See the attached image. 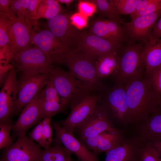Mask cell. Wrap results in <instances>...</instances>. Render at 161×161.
<instances>
[{"label":"cell","instance_id":"6da1fadb","mask_svg":"<svg viewBox=\"0 0 161 161\" xmlns=\"http://www.w3.org/2000/svg\"><path fill=\"white\" fill-rule=\"evenodd\" d=\"M129 111V124L136 126L161 108V96L154 90L148 79L124 84Z\"/></svg>","mask_w":161,"mask_h":161},{"label":"cell","instance_id":"681fc988","mask_svg":"<svg viewBox=\"0 0 161 161\" xmlns=\"http://www.w3.org/2000/svg\"><path fill=\"white\" fill-rule=\"evenodd\" d=\"M71 161H72V160H71Z\"/></svg>","mask_w":161,"mask_h":161},{"label":"cell","instance_id":"ee69618b","mask_svg":"<svg viewBox=\"0 0 161 161\" xmlns=\"http://www.w3.org/2000/svg\"><path fill=\"white\" fill-rule=\"evenodd\" d=\"M152 0H140L135 12H138L143 9L147 6L151 2Z\"/></svg>","mask_w":161,"mask_h":161},{"label":"cell","instance_id":"5b68a950","mask_svg":"<svg viewBox=\"0 0 161 161\" xmlns=\"http://www.w3.org/2000/svg\"><path fill=\"white\" fill-rule=\"evenodd\" d=\"M12 61L14 67L24 75L49 73L54 68L42 52L35 47L18 52Z\"/></svg>","mask_w":161,"mask_h":161},{"label":"cell","instance_id":"4dcf8cb0","mask_svg":"<svg viewBox=\"0 0 161 161\" xmlns=\"http://www.w3.org/2000/svg\"><path fill=\"white\" fill-rule=\"evenodd\" d=\"M11 20L6 14L0 13V47L8 45Z\"/></svg>","mask_w":161,"mask_h":161},{"label":"cell","instance_id":"30bf717a","mask_svg":"<svg viewBox=\"0 0 161 161\" xmlns=\"http://www.w3.org/2000/svg\"><path fill=\"white\" fill-rule=\"evenodd\" d=\"M161 14V9L149 15L136 18L124 23L123 28L128 42L143 45L151 40L153 29Z\"/></svg>","mask_w":161,"mask_h":161},{"label":"cell","instance_id":"f546056e","mask_svg":"<svg viewBox=\"0 0 161 161\" xmlns=\"http://www.w3.org/2000/svg\"><path fill=\"white\" fill-rule=\"evenodd\" d=\"M114 7L119 16L130 15L136 11L140 0H113Z\"/></svg>","mask_w":161,"mask_h":161},{"label":"cell","instance_id":"2e32d148","mask_svg":"<svg viewBox=\"0 0 161 161\" xmlns=\"http://www.w3.org/2000/svg\"><path fill=\"white\" fill-rule=\"evenodd\" d=\"M6 15L11 20L8 45L14 56L20 51L32 47V29L24 19L17 18L11 12Z\"/></svg>","mask_w":161,"mask_h":161},{"label":"cell","instance_id":"7a4b0ae2","mask_svg":"<svg viewBox=\"0 0 161 161\" xmlns=\"http://www.w3.org/2000/svg\"><path fill=\"white\" fill-rule=\"evenodd\" d=\"M48 81L55 88L66 108L92 90L70 72L58 67H54L49 73Z\"/></svg>","mask_w":161,"mask_h":161},{"label":"cell","instance_id":"8992f818","mask_svg":"<svg viewBox=\"0 0 161 161\" xmlns=\"http://www.w3.org/2000/svg\"><path fill=\"white\" fill-rule=\"evenodd\" d=\"M32 44L40 49L53 64H61L71 51L49 30L31 31Z\"/></svg>","mask_w":161,"mask_h":161},{"label":"cell","instance_id":"c3c4849f","mask_svg":"<svg viewBox=\"0 0 161 161\" xmlns=\"http://www.w3.org/2000/svg\"><path fill=\"white\" fill-rule=\"evenodd\" d=\"M37 161H40L39 160H38Z\"/></svg>","mask_w":161,"mask_h":161},{"label":"cell","instance_id":"484cf974","mask_svg":"<svg viewBox=\"0 0 161 161\" xmlns=\"http://www.w3.org/2000/svg\"><path fill=\"white\" fill-rule=\"evenodd\" d=\"M72 152L61 145H54L41 152L40 161H71Z\"/></svg>","mask_w":161,"mask_h":161},{"label":"cell","instance_id":"b9f144b4","mask_svg":"<svg viewBox=\"0 0 161 161\" xmlns=\"http://www.w3.org/2000/svg\"><path fill=\"white\" fill-rule=\"evenodd\" d=\"M161 38V14L159 20L154 25L151 32V39L154 40Z\"/></svg>","mask_w":161,"mask_h":161},{"label":"cell","instance_id":"e0dca14e","mask_svg":"<svg viewBox=\"0 0 161 161\" xmlns=\"http://www.w3.org/2000/svg\"><path fill=\"white\" fill-rule=\"evenodd\" d=\"M120 24L115 19L100 17L91 22L88 32L112 42L127 43L128 40Z\"/></svg>","mask_w":161,"mask_h":161},{"label":"cell","instance_id":"9a60e30c","mask_svg":"<svg viewBox=\"0 0 161 161\" xmlns=\"http://www.w3.org/2000/svg\"><path fill=\"white\" fill-rule=\"evenodd\" d=\"M18 82L14 67L10 71L0 92V123L11 122L16 102Z\"/></svg>","mask_w":161,"mask_h":161},{"label":"cell","instance_id":"f907efd6","mask_svg":"<svg viewBox=\"0 0 161 161\" xmlns=\"http://www.w3.org/2000/svg\"></svg>","mask_w":161,"mask_h":161},{"label":"cell","instance_id":"7402d4cb","mask_svg":"<svg viewBox=\"0 0 161 161\" xmlns=\"http://www.w3.org/2000/svg\"><path fill=\"white\" fill-rule=\"evenodd\" d=\"M137 136L142 142L161 140V109L136 126Z\"/></svg>","mask_w":161,"mask_h":161},{"label":"cell","instance_id":"83f0119b","mask_svg":"<svg viewBox=\"0 0 161 161\" xmlns=\"http://www.w3.org/2000/svg\"><path fill=\"white\" fill-rule=\"evenodd\" d=\"M96 6L99 17L115 19L123 24L122 19L120 18L114 7L113 0H93Z\"/></svg>","mask_w":161,"mask_h":161},{"label":"cell","instance_id":"ac0fdd59","mask_svg":"<svg viewBox=\"0 0 161 161\" xmlns=\"http://www.w3.org/2000/svg\"><path fill=\"white\" fill-rule=\"evenodd\" d=\"M124 46L123 43L112 42L84 31L77 50L87 54L96 59L100 56L111 52H120Z\"/></svg>","mask_w":161,"mask_h":161},{"label":"cell","instance_id":"5bb4252c","mask_svg":"<svg viewBox=\"0 0 161 161\" xmlns=\"http://www.w3.org/2000/svg\"><path fill=\"white\" fill-rule=\"evenodd\" d=\"M51 125L55 132L53 140L54 145L62 144L74 154L80 161H100L97 156L58 122L52 121Z\"/></svg>","mask_w":161,"mask_h":161},{"label":"cell","instance_id":"60d3db41","mask_svg":"<svg viewBox=\"0 0 161 161\" xmlns=\"http://www.w3.org/2000/svg\"><path fill=\"white\" fill-rule=\"evenodd\" d=\"M0 65L9 64L14 56L9 46L7 45L0 48Z\"/></svg>","mask_w":161,"mask_h":161},{"label":"cell","instance_id":"f6af8a7d","mask_svg":"<svg viewBox=\"0 0 161 161\" xmlns=\"http://www.w3.org/2000/svg\"><path fill=\"white\" fill-rule=\"evenodd\" d=\"M148 142L150 143L155 147H161V140Z\"/></svg>","mask_w":161,"mask_h":161},{"label":"cell","instance_id":"52a82bcc","mask_svg":"<svg viewBox=\"0 0 161 161\" xmlns=\"http://www.w3.org/2000/svg\"><path fill=\"white\" fill-rule=\"evenodd\" d=\"M101 96L89 94L72 103L71 111L65 119L58 122L67 131L74 135L76 129L92 114Z\"/></svg>","mask_w":161,"mask_h":161},{"label":"cell","instance_id":"9c48e42d","mask_svg":"<svg viewBox=\"0 0 161 161\" xmlns=\"http://www.w3.org/2000/svg\"><path fill=\"white\" fill-rule=\"evenodd\" d=\"M69 14L61 13L48 20V30L66 44L71 51L77 50L84 31H81L71 23Z\"/></svg>","mask_w":161,"mask_h":161},{"label":"cell","instance_id":"8d00e7d4","mask_svg":"<svg viewBox=\"0 0 161 161\" xmlns=\"http://www.w3.org/2000/svg\"><path fill=\"white\" fill-rule=\"evenodd\" d=\"M161 9V0H152L143 9L130 15L132 19L138 17L154 13Z\"/></svg>","mask_w":161,"mask_h":161},{"label":"cell","instance_id":"44dd1931","mask_svg":"<svg viewBox=\"0 0 161 161\" xmlns=\"http://www.w3.org/2000/svg\"><path fill=\"white\" fill-rule=\"evenodd\" d=\"M39 97L43 118H52L66 108L55 88L49 81L46 88L40 92Z\"/></svg>","mask_w":161,"mask_h":161},{"label":"cell","instance_id":"d590c367","mask_svg":"<svg viewBox=\"0 0 161 161\" xmlns=\"http://www.w3.org/2000/svg\"><path fill=\"white\" fill-rule=\"evenodd\" d=\"M148 77L154 90L161 96V65L153 70Z\"/></svg>","mask_w":161,"mask_h":161},{"label":"cell","instance_id":"836d02e7","mask_svg":"<svg viewBox=\"0 0 161 161\" xmlns=\"http://www.w3.org/2000/svg\"><path fill=\"white\" fill-rule=\"evenodd\" d=\"M51 118L46 117L42 121L43 124L42 145L45 149L50 147L52 140L53 128L51 125Z\"/></svg>","mask_w":161,"mask_h":161},{"label":"cell","instance_id":"603a6c76","mask_svg":"<svg viewBox=\"0 0 161 161\" xmlns=\"http://www.w3.org/2000/svg\"><path fill=\"white\" fill-rule=\"evenodd\" d=\"M140 143L137 137L125 139L120 146L106 153L104 161H136Z\"/></svg>","mask_w":161,"mask_h":161},{"label":"cell","instance_id":"74e56055","mask_svg":"<svg viewBox=\"0 0 161 161\" xmlns=\"http://www.w3.org/2000/svg\"><path fill=\"white\" fill-rule=\"evenodd\" d=\"M79 12L88 17L92 16L97 11L96 4L92 0H80L78 3Z\"/></svg>","mask_w":161,"mask_h":161},{"label":"cell","instance_id":"f35d334b","mask_svg":"<svg viewBox=\"0 0 161 161\" xmlns=\"http://www.w3.org/2000/svg\"><path fill=\"white\" fill-rule=\"evenodd\" d=\"M70 18L72 24L80 30L88 25V17L79 12L70 15Z\"/></svg>","mask_w":161,"mask_h":161},{"label":"cell","instance_id":"7dc6e473","mask_svg":"<svg viewBox=\"0 0 161 161\" xmlns=\"http://www.w3.org/2000/svg\"><path fill=\"white\" fill-rule=\"evenodd\" d=\"M154 147L158 151L161 157V147Z\"/></svg>","mask_w":161,"mask_h":161},{"label":"cell","instance_id":"ba28073f","mask_svg":"<svg viewBox=\"0 0 161 161\" xmlns=\"http://www.w3.org/2000/svg\"><path fill=\"white\" fill-rule=\"evenodd\" d=\"M49 73L24 75L18 80L17 98L12 116L16 115L41 91L48 82Z\"/></svg>","mask_w":161,"mask_h":161},{"label":"cell","instance_id":"d6986e66","mask_svg":"<svg viewBox=\"0 0 161 161\" xmlns=\"http://www.w3.org/2000/svg\"><path fill=\"white\" fill-rule=\"evenodd\" d=\"M125 139L121 131L115 128L80 141L97 156L119 146Z\"/></svg>","mask_w":161,"mask_h":161},{"label":"cell","instance_id":"cb8c5ba5","mask_svg":"<svg viewBox=\"0 0 161 161\" xmlns=\"http://www.w3.org/2000/svg\"><path fill=\"white\" fill-rule=\"evenodd\" d=\"M142 56L148 76L161 65V38L151 39L143 45Z\"/></svg>","mask_w":161,"mask_h":161},{"label":"cell","instance_id":"bcb514c9","mask_svg":"<svg viewBox=\"0 0 161 161\" xmlns=\"http://www.w3.org/2000/svg\"><path fill=\"white\" fill-rule=\"evenodd\" d=\"M58 1L60 3L64 4L67 5H69L74 1L73 0H58Z\"/></svg>","mask_w":161,"mask_h":161},{"label":"cell","instance_id":"ab89813d","mask_svg":"<svg viewBox=\"0 0 161 161\" xmlns=\"http://www.w3.org/2000/svg\"><path fill=\"white\" fill-rule=\"evenodd\" d=\"M42 129L43 124L41 121L29 133L30 138L37 142L41 147L42 145Z\"/></svg>","mask_w":161,"mask_h":161},{"label":"cell","instance_id":"d4e9b609","mask_svg":"<svg viewBox=\"0 0 161 161\" xmlns=\"http://www.w3.org/2000/svg\"><path fill=\"white\" fill-rule=\"evenodd\" d=\"M120 52H113L97 58L95 67L97 76L100 80L109 77L114 76L117 73Z\"/></svg>","mask_w":161,"mask_h":161},{"label":"cell","instance_id":"4fadbf2b","mask_svg":"<svg viewBox=\"0 0 161 161\" xmlns=\"http://www.w3.org/2000/svg\"><path fill=\"white\" fill-rule=\"evenodd\" d=\"M115 128L106 109L98 103L92 114L76 129L74 133L76 132L79 140L82 141Z\"/></svg>","mask_w":161,"mask_h":161},{"label":"cell","instance_id":"1f68e13d","mask_svg":"<svg viewBox=\"0 0 161 161\" xmlns=\"http://www.w3.org/2000/svg\"><path fill=\"white\" fill-rule=\"evenodd\" d=\"M30 1V0H11L10 10L17 18L25 20Z\"/></svg>","mask_w":161,"mask_h":161},{"label":"cell","instance_id":"ffe728a7","mask_svg":"<svg viewBox=\"0 0 161 161\" xmlns=\"http://www.w3.org/2000/svg\"><path fill=\"white\" fill-rule=\"evenodd\" d=\"M39 93L24 108L18 120L13 125L15 137L26 136L27 131L43 119Z\"/></svg>","mask_w":161,"mask_h":161},{"label":"cell","instance_id":"7bdbcfd3","mask_svg":"<svg viewBox=\"0 0 161 161\" xmlns=\"http://www.w3.org/2000/svg\"><path fill=\"white\" fill-rule=\"evenodd\" d=\"M10 0H0V13L7 14L10 12Z\"/></svg>","mask_w":161,"mask_h":161},{"label":"cell","instance_id":"f1b7e54d","mask_svg":"<svg viewBox=\"0 0 161 161\" xmlns=\"http://www.w3.org/2000/svg\"><path fill=\"white\" fill-rule=\"evenodd\" d=\"M136 161H161V157L150 143L141 141L137 149Z\"/></svg>","mask_w":161,"mask_h":161},{"label":"cell","instance_id":"4316f807","mask_svg":"<svg viewBox=\"0 0 161 161\" xmlns=\"http://www.w3.org/2000/svg\"><path fill=\"white\" fill-rule=\"evenodd\" d=\"M61 10L58 0H42L38 7L37 19L43 18L49 20L61 13Z\"/></svg>","mask_w":161,"mask_h":161},{"label":"cell","instance_id":"277c9868","mask_svg":"<svg viewBox=\"0 0 161 161\" xmlns=\"http://www.w3.org/2000/svg\"><path fill=\"white\" fill-rule=\"evenodd\" d=\"M143 45L129 42L124 46L120 55L118 71L114 76L117 83L125 84L141 78L145 68L142 54Z\"/></svg>","mask_w":161,"mask_h":161},{"label":"cell","instance_id":"d6a6232c","mask_svg":"<svg viewBox=\"0 0 161 161\" xmlns=\"http://www.w3.org/2000/svg\"><path fill=\"white\" fill-rule=\"evenodd\" d=\"M13 129L11 122L0 123V149L6 148L10 146L13 142L10 134Z\"/></svg>","mask_w":161,"mask_h":161},{"label":"cell","instance_id":"3957f363","mask_svg":"<svg viewBox=\"0 0 161 161\" xmlns=\"http://www.w3.org/2000/svg\"><path fill=\"white\" fill-rule=\"evenodd\" d=\"M95 60L90 55L77 50L70 51L62 64L78 79L93 90L103 87L97 76Z\"/></svg>","mask_w":161,"mask_h":161},{"label":"cell","instance_id":"8fae6325","mask_svg":"<svg viewBox=\"0 0 161 161\" xmlns=\"http://www.w3.org/2000/svg\"><path fill=\"white\" fill-rule=\"evenodd\" d=\"M41 146L26 136L5 148L0 161H37L42 150Z\"/></svg>","mask_w":161,"mask_h":161},{"label":"cell","instance_id":"e575fe53","mask_svg":"<svg viewBox=\"0 0 161 161\" xmlns=\"http://www.w3.org/2000/svg\"><path fill=\"white\" fill-rule=\"evenodd\" d=\"M41 1V0H30L25 20L31 28L32 26H36L38 24L37 19V8Z\"/></svg>","mask_w":161,"mask_h":161},{"label":"cell","instance_id":"7c38bea8","mask_svg":"<svg viewBox=\"0 0 161 161\" xmlns=\"http://www.w3.org/2000/svg\"><path fill=\"white\" fill-rule=\"evenodd\" d=\"M109 116L120 125L129 124V111L124 85L117 83L109 92L105 104L102 105Z\"/></svg>","mask_w":161,"mask_h":161}]
</instances>
